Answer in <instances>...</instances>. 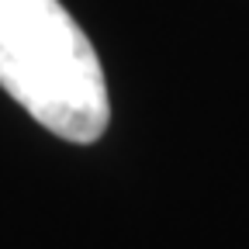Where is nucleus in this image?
Here are the masks:
<instances>
[{"mask_svg": "<svg viewBox=\"0 0 249 249\" xmlns=\"http://www.w3.org/2000/svg\"><path fill=\"white\" fill-rule=\"evenodd\" d=\"M0 87L59 139L83 145L107 128L101 59L59 0H0Z\"/></svg>", "mask_w": 249, "mask_h": 249, "instance_id": "f257e3e1", "label": "nucleus"}]
</instances>
